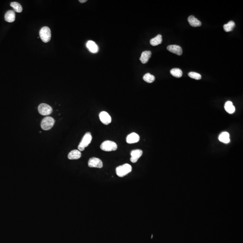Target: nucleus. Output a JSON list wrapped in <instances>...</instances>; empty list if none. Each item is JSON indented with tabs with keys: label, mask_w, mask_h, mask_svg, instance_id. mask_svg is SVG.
<instances>
[{
	"label": "nucleus",
	"mask_w": 243,
	"mask_h": 243,
	"mask_svg": "<svg viewBox=\"0 0 243 243\" xmlns=\"http://www.w3.org/2000/svg\"><path fill=\"white\" fill-rule=\"evenodd\" d=\"M131 166L130 164L126 163L117 167L116 169V173L117 176L120 178H122L131 173Z\"/></svg>",
	"instance_id": "f257e3e1"
},
{
	"label": "nucleus",
	"mask_w": 243,
	"mask_h": 243,
	"mask_svg": "<svg viewBox=\"0 0 243 243\" xmlns=\"http://www.w3.org/2000/svg\"><path fill=\"white\" fill-rule=\"evenodd\" d=\"M40 37L43 42L45 43H48L50 40L51 37V31L48 27H43L39 32Z\"/></svg>",
	"instance_id": "f03ea898"
},
{
	"label": "nucleus",
	"mask_w": 243,
	"mask_h": 243,
	"mask_svg": "<svg viewBox=\"0 0 243 243\" xmlns=\"http://www.w3.org/2000/svg\"><path fill=\"white\" fill-rule=\"evenodd\" d=\"M92 140V136L91 133L87 132L84 135L82 140L78 146V149L80 151H83L85 148L89 146Z\"/></svg>",
	"instance_id": "7ed1b4c3"
},
{
	"label": "nucleus",
	"mask_w": 243,
	"mask_h": 243,
	"mask_svg": "<svg viewBox=\"0 0 243 243\" xmlns=\"http://www.w3.org/2000/svg\"><path fill=\"white\" fill-rule=\"evenodd\" d=\"M118 148L117 144L114 142L110 141H106L103 142L100 148L104 151H116Z\"/></svg>",
	"instance_id": "20e7f679"
},
{
	"label": "nucleus",
	"mask_w": 243,
	"mask_h": 243,
	"mask_svg": "<svg viewBox=\"0 0 243 243\" xmlns=\"http://www.w3.org/2000/svg\"><path fill=\"white\" fill-rule=\"evenodd\" d=\"M55 123V120L52 117H46L42 121L41 126L44 130H49L53 127Z\"/></svg>",
	"instance_id": "39448f33"
},
{
	"label": "nucleus",
	"mask_w": 243,
	"mask_h": 243,
	"mask_svg": "<svg viewBox=\"0 0 243 243\" xmlns=\"http://www.w3.org/2000/svg\"><path fill=\"white\" fill-rule=\"evenodd\" d=\"M38 111L41 115L46 116L52 113V108L46 104H41L38 107Z\"/></svg>",
	"instance_id": "423d86ee"
},
{
	"label": "nucleus",
	"mask_w": 243,
	"mask_h": 243,
	"mask_svg": "<svg viewBox=\"0 0 243 243\" xmlns=\"http://www.w3.org/2000/svg\"><path fill=\"white\" fill-rule=\"evenodd\" d=\"M88 166L90 168H102L103 163L99 158H97L92 157L90 158L88 161Z\"/></svg>",
	"instance_id": "0eeeda50"
},
{
	"label": "nucleus",
	"mask_w": 243,
	"mask_h": 243,
	"mask_svg": "<svg viewBox=\"0 0 243 243\" xmlns=\"http://www.w3.org/2000/svg\"><path fill=\"white\" fill-rule=\"evenodd\" d=\"M99 117L101 122L104 124L108 125L111 123L112 121L111 116L107 112L105 111L101 112L99 114Z\"/></svg>",
	"instance_id": "6e6552de"
},
{
	"label": "nucleus",
	"mask_w": 243,
	"mask_h": 243,
	"mask_svg": "<svg viewBox=\"0 0 243 243\" xmlns=\"http://www.w3.org/2000/svg\"><path fill=\"white\" fill-rule=\"evenodd\" d=\"M143 153V151L141 150H135L131 151V158H130L131 161L133 163H135L137 162L139 158L141 156Z\"/></svg>",
	"instance_id": "1a4fd4ad"
},
{
	"label": "nucleus",
	"mask_w": 243,
	"mask_h": 243,
	"mask_svg": "<svg viewBox=\"0 0 243 243\" xmlns=\"http://www.w3.org/2000/svg\"><path fill=\"white\" fill-rule=\"evenodd\" d=\"M167 50L170 52L178 55H181L182 54V49L179 45H169L167 47Z\"/></svg>",
	"instance_id": "9d476101"
},
{
	"label": "nucleus",
	"mask_w": 243,
	"mask_h": 243,
	"mask_svg": "<svg viewBox=\"0 0 243 243\" xmlns=\"http://www.w3.org/2000/svg\"><path fill=\"white\" fill-rule=\"evenodd\" d=\"M140 140V136L137 133L133 132L127 136L126 142L128 144H133L137 143Z\"/></svg>",
	"instance_id": "9b49d317"
},
{
	"label": "nucleus",
	"mask_w": 243,
	"mask_h": 243,
	"mask_svg": "<svg viewBox=\"0 0 243 243\" xmlns=\"http://www.w3.org/2000/svg\"><path fill=\"white\" fill-rule=\"evenodd\" d=\"M87 48L90 52L93 53H97L99 47L97 44L92 41H88L86 44Z\"/></svg>",
	"instance_id": "f8f14e48"
},
{
	"label": "nucleus",
	"mask_w": 243,
	"mask_h": 243,
	"mask_svg": "<svg viewBox=\"0 0 243 243\" xmlns=\"http://www.w3.org/2000/svg\"><path fill=\"white\" fill-rule=\"evenodd\" d=\"M5 19L6 21L9 23L13 22L16 19V13L13 11H8L5 16Z\"/></svg>",
	"instance_id": "ddd939ff"
},
{
	"label": "nucleus",
	"mask_w": 243,
	"mask_h": 243,
	"mask_svg": "<svg viewBox=\"0 0 243 243\" xmlns=\"http://www.w3.org/2000/svg\"><path fill=\"white\" fill-rule=\"evenodd\" d=\"M151 56V51H145L142 52L140 58V60L142 64H146L148 62V60Z\"/></svg>",
	"instance_id": "4468645a"
},
{
	"label": "nucleus",
	"mask_w": 243,
	"mask_h": 243,
	"mask_svg": "<svg viewBox=\"0 0 243 243\" xmlns=\"http://www.w3.org/2000/svg\"><path fill=\"white\" fill-rule=\"evenodd\" d=\"M188 21L190 26L193 27H200L202 24L201 22L193 16H190L188 17Z\"/></svg>",
	"instance_id": "2eb2a0df"
},
{
	"label": "nucleus",
	"mask_w": 243,
	"mask_h": 243,
	"mask_svg": "<svg viewBox=\"0 0 243 243\" xmlns=\"http://www.w3.org/2000/svg\"><path fill=\"white\" fill-rule=\"evenodd\" d=\"M82 153L79 150H74L71 151L68 154V157L71 160L72 159H78L81 158Z\"/></svg>",
	"instance_id": "dca6fc26"
},
{
	"label": "nucleus",
	"mask_w": 243,
	"mask_h": 243,
	"mask_svg": "<svg viewBox=\"0 0 243 243\" xmlns=\"http://www.w3.org/2000/svg\"><path fill=\"white\" fill-rule=\"evenodd\" d=\"M218 140L220 141L225 144H228L230 142V134L227 132H222L218 137Z\"/></svg>",
	"instance_id": "f3484780"
},
{
	"label": "nucleus",
	"mask_w": 243,
	"mask_h": 243,
	"mask_svg": "<svg viewBox=\"0 0 243 243\" xmlns=\"http://www.w3.org/2000/svg\"><path fill=\"white\" fill-rule=\"evenodd\" d=\"M224 108L226 111L229 114H232L235 112V107L234 106L232 101H227L225 103Z\"/></svg>",
	"instance_id": "a211bd4d"
},
{
	"label": "nucleus",
	"mask_w": 243,
	"mask_h": 243,
	"mask_svg": "<svg viewBox=\"0 0 243 243\" xmlns=\"http://www.w3.org/2000/svg\"><path fill=\"white\" fill-rule=\"evenodd\" d=\"M162 35L158 34L156 37L150 40V44L153 46H156L162 43Z\"/></svg>",
	"instance_id": "6ab92c4d"
},
{
	"label": "nucleus",
	"mask_w": 243,
	"mask_h": 243,
	"mask_svg": "<svg viewBox=\"0 0 243 243\" xmlns=\"http://www.w3.org/2000/svg\"><path fill=\"white\" fill-rule=\"evenodd\" d=\"M235 26V23L233 21H230L227 24L223 26V28L226 32H229L232 31Z\"/></svg>",
	"instance_id": "aec40b11"
},
{
	"label": "nucleus",
	"mask_w": 243,
	"mask_h": 243,
	"mask_svg": "<svg viewBox=\"0 0 243 243\" xmlns=\"http://www.w3.org/2000/svg\"><path fill=\"white\" fill-rule=\"evenodd\" d=\"M170 73L173 76L177 78H180L182 76V72L180 69L178 68H174L172 69L170 71Z\"/></svg>",
	"instance_id": "412c9836"
},
{
	"label": "nucleus",
	"mask_w": 243,
	"mask_h": 243,
	"mask_svg": "<svg viewBox=\"0 0 243 243\" xmlns=\"http://www.w3.org/2000/svg\"><path fill=\"white\" fill-rule=\"evenodd\" d=\"M10 5L13 8L15 11L17 13H20L22 11V7L19 3L17 2H12L11 3Z\"/></svg>",
	"instance_id": "4be33fe9"
},
{
	"label": "nucleus",
	"mask_w": 243,
	"mask_h": 243,
	"mask_svg": "<svg viewBox=\"0 0 243 243\" xmlns=\"http://www.w3.org/2000/svg\"><path fill=\"white\" fill-rule=\"evenodd\" d=\"M143 80L148 83H152L155 80V77L150 73H146L143 77Z\"/></svg>",
	"instance_id": "5701e85b"
},
{
	"label": "nucleus",
	"mask_w": 243,
	"mask_h": 243,
	"mask_svg": "<svg viewBox=\"0 0 243 243\" xmlns=\"http://www.w3.org/2000/svg\"><path fill=\"white\" fill-rule=\"evenodd\" d=\"M188 76L191 78L196 79V80H200L201 79L202 77L200 74L197 72H189L188 73Z\"/></svg>",
	"instance_id": "b1692460"
},
{
	"label": "nucleus",
	"mask_w": 243,
	"mask_h": 243,
	"mask_svg": "<svg viewBox=\"0 0 243 243\" xmlns=\"http://www.w3.org/2000/svg\"><path fill=\"white\" fill-rule=\"evenodd\" d=\"M79 1L80 3H83L86 2V1H87V0H79Z\"/></svg>",
	"instance_id": "393cba45"
}]
</instances>
